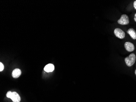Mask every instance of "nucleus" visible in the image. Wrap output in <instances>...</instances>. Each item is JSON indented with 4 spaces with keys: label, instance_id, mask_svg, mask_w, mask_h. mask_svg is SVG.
<instances>
[{
    "label": "nucleus",
    "instance_id": "f257e3e1",
    "mask_svg": "<svg viewBox=\"0 0 136 102\" xmlns=\"http://www.w3.org/2000/svg\"><path fill=\"white\" fill-rule=\"evenodd\" d=\"M136 61V55L135 54L132 53L128 56L126 57L125 58V63L126 65L128 67H131L135 63Z\"/></svg>",
    "mask_w": 136,
    "mask_h": 102
},
{
    "label": "nucleus",
    "instance_id": "9b49d317",
    "mask_svg": "<svg viewBox=\"0 0 136 102\" xmlns=\"http://www.w3.org/2000/svg\"><path fill=\"white\" fill-rule=\"evenodd\" d=\"M134 7L135 8V9H136V0L133 3Z\"/></svg>",
    "mask_w": 136,
    "mask_h": 102
},
{
    "label": "nucleus",
    "instance_id": "20e7f679",
    "mask_svg": "<svg viewBox=\"0 0 136 102\" xmlns=\"http://www.w3.org/2000/svg\"><path fill=\"white\" fill-rule=\"evenodd\" d=\"M124 47L126 50L129 52H132L135 50L134 45L130 42H126L124 44Z\"/></svg>",
    "mask_w": 136,
    "mask_h": 102
},
{
    "label": "nucleus",
    "instance_id": "1a4fd4ad",
    "mask_svg": "<svg viewBox=\"0 0 136 102\" xmlns=\"http://www.w3.org/2000/svg\"><path fill=\"white\" fill-rule=\"evenodd\" d=\"M4 69V65L2 63H0V71L1 72Z\"/></svg>",
    "mask_w": 136,
    "mask_h": 102
},
{
    "label": "nucleus",
    "instance_id": "6e6552de",
    "mask_svg": "<svg viewBox=\"0 0 136 102\" xmlns=\"http://www.w3.org/2000/svg\"><path fill=\"white\" fill-rule=\"evenodd\" d=\"M54 69V65L52 64H49L45 66L44 68V70L47 72H52Z\"/></svg>",
    "mask_w": 136,
    "mask_h": 102
},
{
    "label": "nucleus",
    "instance_id": "0eeeda50",
    "mask_svg": "<svg viewBox=\"0 0 136 102\" xmlns=\"http://www.w3.org/2000/svg\"><path fill=\"white\" fill-rule=\"evenodd\" d=\"M127 33L134 40L136 39V32L133 28H130L127 31Z\"/></svg>",
    "mask_w": 136,
    "mask_h": 102
},
{
    "label": "nucleus",
    "instance_id": "423d86ee",
    "mask_svg": "<svg viewBox=\"0 0 136 102\" xmlns=\"http://www.w3.org/2000/svg\"><path fill=\"white\" fill-rule=\"evenodd\" d=\"M21 74V72L20 69H16L13 71L12 73V76L14 78H18L20 76Z\"/></svg>",
    "mask_w": 136,
    "mask_h": 102
},
{
    "label": "nucleus",
    "instance_id": "f8f14e48",
    "mask_svg": "<svg viewBox=\"0 0 136 102\" xmlns=\"http://www.w3.org/2000/svg\"><path fill=\"white\" fill-rule=\"evenodd\" d=\"M134 20L136 22V13L135 14V17H134Z\"/></svg>",
    "mask_w": 136,
    "mask_h": 102
},
{
    "label": "nucleus",
    "instance_id": "9d476101",
    "mask_svg": "<svg viewBox=\"0 0 136 102\" xmlns=\"http://www.w3.org/2000/svg\"><path fill=\"white\" fill-rule=\"evenodd\" d=\"M11 93H12V92H11V91H8L7 93V97L8 98H10V96H11Z\"/></svg>",
    "mask_w": 136,
    "mask_h": 102
},
{
    "label": "nucleus",
    "instance_id": "f03ea898",
    "mask_svg": "<svg viewBox=\"0 0 136 102\" xmlns=\"http://www.w3.org/2000/svg\"><path fill=\"white\" fill-rule=\"evenodd\" d=\"M129 17L126 14H124L121 15L120 19L118 20V22L121 25H127L129 23Z\"/></svg>",
    "mask_w": 136,
    "mask_h": 102
},
{
    "label": "nucleus",
    "instance_id": "7ed1b4c3",
    "mask_svg": "<svg viewBox=\"0 0 136 102\" xmlns=\"http://www.w3.org/2000/svg\"><path fill=\"white\" fill-rule=\"evenodd\" d=\"M114 32L115 36L120 39H123L125 38V32L120 28H117L115 29Z\"/></svg>",
    "mask_w": 136,
    "mask_h": 102
},
{
    "label": "nucleus",
    "instance_id": "39448f33",
    "mask_svg": "<svg viewBox=\"0 0 136 102\" xmlns=\"http://www.w3.org/2000/svg\"><path fill=\"white\" fill-rule=\"evenodd\" d=\"M10 98L11 99L13 102H20L21 99L18 94L16 92H12Z\"/></svg>",
    "mask_w": 136,
    "mask_h": 102
},
{
    "label": "nucleus",
    "instance_id": "ddd939ff",
    "mask_svg": "<svg viewBox=\"0 0 136 102\" xmlns=\"http://www.w3.org/2000/svg\"><path fill=\"white\" fill-rule=\"evenodd\" d=\"M135 74H136V70H135Z\"/></svg>",
    "mask_w": 136,
    "mask_h": 102
}]
</instances>
